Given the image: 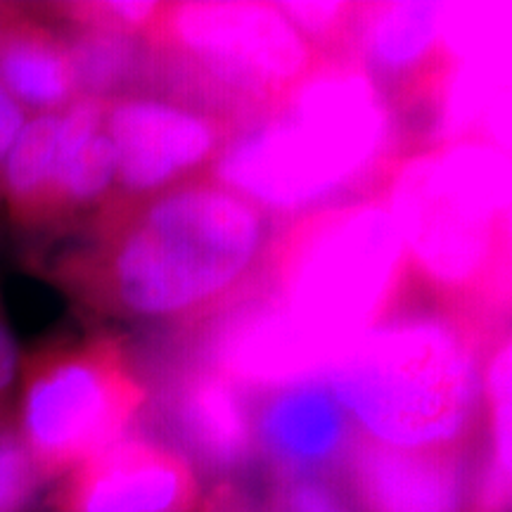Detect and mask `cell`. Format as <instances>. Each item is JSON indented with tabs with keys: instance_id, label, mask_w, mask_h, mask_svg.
<instances>
[{
	"instance_id": "obj_1",
	"label": "cell",
	"mask_w": 512,
	"mask_h": 512,
	"mask_svg": "<svg viewBox=\"0 0 512 512\" xmlns=\"http://www.w3.org/2000/svg\"><path fill=\"white\" fill-rule=\"evenodd\" d=\"M278 228L247 197L200 176L107 202L53 273L100 316L192 328L256 283Z\"/></svg>"
},
{
	"instance_id": "obj_2",
	"label": "cell",
	"mask_w": 512,
	"mask_h": 512,
	"mask_svg": "<svg viewBox=\"0 0 512 512\" xmlns=\"http://www.w3.org/2000/svg\"><path fill=\"white\" fill-rule=\"evenodd\" d=\"M408 152L380 88L354 60H320L271 105L233 124L209 174L275 223L377 195Z\"/></svg>"
},
{
	"instance_id": "obj_3",
	"label": "cell",
	"mask_w": 512,
	"mask_h": 512,
	"mask_svg": "<svg viewBox=\"0 0 512 512\" xmlns=\"http://www.w3.org/2000/svg\"><path fill=\"white\" fill-rule=\"evenodd\" d=\"M501 339L503 325L411 280L323 380L363 437L399 448L470 444L484 434L486 370Z\"/></svg>"
},
{
	"instance_id": "obj_4",
	"label": "cell",
	"mask_w": 512,
	"mask_h": 512,
	"mask_svg": "<svg viewBox=\"0 0 512 512\" xmlns=\"http://www.w3.org/2000/svg\"><path fill=\"white\" fill-rule=\"evenodd\" d=\"M415 287L503 325L510 292V162L503 143L460 138L406 152L377 190Z\"/></svg>"
},
{
	"instance_id": "obj_5",
	"label": "cell",
	"mask_w": 512,
	"mask_h": 512,
	"mask_svg": "<svg viewBox=\"0 0 512 512\" xmlns=\"http://www.w3.org/2000/svg\"><path fill=\"white\" fill-rule=\"evenodd\" d=\"M256 285L328 373L406 294L411 273L373 195L280 223Z\"/></svg>"
},
{
	"instance_id": "obj_6",
	"label": "cell",
	"mask_w": 512,
	"mask_h": 512,
	"mask_svg": "<svg viewBox=\"0 0 512 512\" xmlns=\"http://www.w3.org/2000/svg\"><path fill=\"white\" fill-rule=\"evenodd\" d=\"M159 95L238 121L323 60L275 3H162L145 36ZM145 91V93H147Z\"/></svg>"
},
{
	"instance_id": "obj_7",
	"label": "cell",
	"mask_w": 512,
	"mask_h": 512,
	"mask_svg": "<svg viewBox=\"0 0 512 512\" xmlns=\"http://www.w3.org/2000/svg\"><path fill=\"white\" fill-rule=\"evenodd\" d=\"M17 430L43 482L62 479L131 434L150 387L110 332L46 344L19 363Z\"/></svg>"
},
{
	"instance_id": "obj_8",
	"label": "cell",
	"mask_w": 512,
	"mask_h": 512,
	"mask_svg": "<svg viewBox=\"0 0 512 512\" xmlns=\"http://www.w3.org/2000/svg\"><path fill=\"white\" fill-rule=\"evenodd\" d=\"M233 124L159 93L110 100L105 131L114 147V190L107 202H138L207 176Z\"/></svg>"
},
{
	"instance_id": "obj_9",
	"label": "cell",
	"mask_w": 512,
	"mask_h": 512,
	"mask_svg": "<svg viewBox=\"0 0 512 512\" xmlns=\"http://www.w3.org/2000/svg\"><path fill=\"white\" fill-rule=\"evenodd\" d=\"M479 463L482 439L399 448L354 432L335 479L356 512H475Z\"/></svg>"
},
{
	"instance_id": "obj_10",
	"label": "cell",
	"mask_w": 512,
	"mask_h": 512,
	"mask_svg": "<svg viewBox=\"0 0 512 512\" xmlns=\"http://www.w3.org/2000/svg\"><path fill=\"white\" fill-rule=\"evenodd\" d=\"M155 411L166 446L216 482L245 477L259 460L252 396L216 370L178 361L166 375Z\"/></svg>"
},
{
	"instance_id": "obj_11",
	"label": "cell",
	"mask_w": 512,
	"mask_h": 512,
	"mask_svg": "<svg viewBox=\"0 0 512 512\" xmlns=\"http://www.w3.org/2000/svg\"><path fill=\"white\" fill-rule=\"evenodd\" d=\"M200 477L162 441L126 434L62 477L55 512H197Z\"/></svg>"
},
{
	"instance_id": "obj_12",
	"label": "cell",
	"mask_w": 512,
	"mask_h": 512,
	"mask_svg": "<svg viewBox=\"0 0 512 512\" xmlns=\"http://www.w3.org/2000/svg\"><path fill=\"white\" fill-rule=\"evenodd\" d=\"M259 458L273 477L335 475L354 425L325 380H311L252 396Z\"/></svg>"
},
{
	"instance_id": "obj_13",
	"label": "cell",
	"mask_w": 512,
	"mask_h": 512,
	"mask_svg": "<svg viewBox=\"0 0 512 512\" xmlns=\"http://www.w3.org/2000/svg\"><path fill=\"white\" fill-rule=\"evenodd\" d=\"M0 83L27 117L57 114L79 98L62 31L43 12L0 5Z\"/></svg>"
},
{
	"instance_id": "obj_14",
	"label": "cell",
	"mask_w": 512,
	"mask_h": 512,
	"mask_svg": "<svg viewBox=\"0 0 512 512\" xmlns=\"http://www.w3.org/2000/svg\"><path fill=\"white\" fill-rule=\"evenodd\" d=\"M107 102L76 98L60 112L55 152L53 226L98 211L114 190V147L105 131Z\"/></svg>"
},
{
	"instance_id": "obj_15",
	"label": "cell",
	"mask_w": 512,
	"mask_h": 512,
	"mask_svg": "<svg viewBox=\"0 0 512 512\" xmlns=\"http://www.w3.org/2000/svg\"><path fill=\"white\" fill-rule=\"evenodd\" d=\"M55 24L67 43L79 98L110 102L147 91L150 48L145 38L86 22L55 19Z\"/></svg>"
},
{
	"instance_id": "obj_16",
	"label": "cell",
	"mask_w": 512,
	"mask_h": 512,
	"mask_svg": "<svg viewBox=\"0 0 512 512\" xmlns=\"http://www.w3.org/2000/svg\"><path fill=\"white\" fill-rule=\"evenodd\" d=\"M57 126L60 112L27 117L0 166V197L10 219L27 230L53 226Z\"/></svg>"
},
{
	"instance_id": "obj_17",
	"label": "cell",
	"mask_w": 512,
	"mask_h": 512,
	"mask_svg": "<svg viewBox=\"0 0 512 512\" xmlns=\"http://www.w3.org/2000/svg\"><path fill=\"white\" fill-rule=\"evenodd\" d=\"M43 479L19 437L15 411L0 399V512H29Z\"/></svg>"
},
{
	"instance_id": "obj_18",
	"label": "cell",
	"mask_w": 512,
	"mask_h": 512,
	"mask_svg": "<svg viewBox=\"0 0 512 512\" xmlns=\"http://www.w3.org/2000/svg\"><path fill=\"white\" fill-rule=\"evenodd\" d=\"M271 496L278 512H356L330 475L273 477Z\"/></svg>"
},
{
	"instance_id": "obj_19",
	"label": "cell",
	"mask_w": 512,
	"mask_h": 512,
	"mask_svg": "<svg viewBox=\"0 0 512 512\" xmlns=\"http://www.w3.org/2000/svg\"><path fill=\"white\" fill-rule=\"evenodd\" d=\"M197 512H278L273 496H264L245 477L219 479L200 501Z\"/></svg>"
},
{
	"instance_id": "obj_20",
	"label": "cell",
	"mask_w": 512,
	"mask_h": 512,
	"mask_svg": "<svg viewBox=\"0 0 512 512\" xmlns=\"http://www.w3.org/2000/svg\"><path fill=\"white\" fill-rule=\"evenodd\" d=\"M19 363H22V358H19L15 335H12L8 320H5L3 306H0V399H5V392L15 382Z\"/></svg>"
},
{
	"instance_id": "obj_21",
	"label": "cell",
	"mask_w": 512,
	"mask_h": 512,
	"mask_svg": "<svg viewBox=\"0 0 512 512\" xmlns=\"http://www.w3.org/2000/svg\"><path fill=\"white\" fill-rule=\"evenodd\" d=\"M24 121H27V114L19 110L17 102L10 98V93L0 83V166H3L5 155L15 143L17 133L22 131Z\"/></svg>"
}]
</instances>
